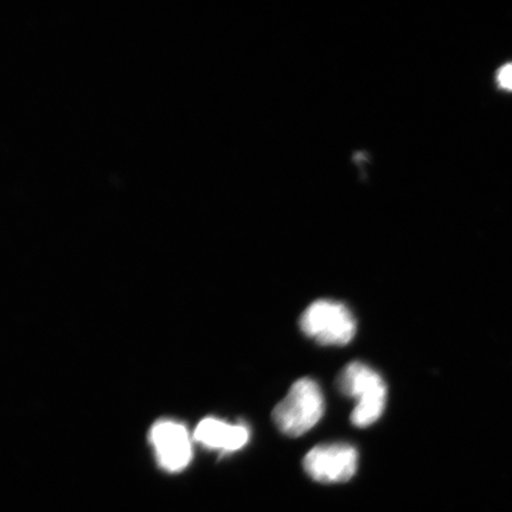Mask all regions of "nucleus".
Returning a JSON list of instances; mask_svg holds the SVG:
<instances>
[{
	"instance_id": "obj_1",
	"label": "nucleus",
	"mask_w": 512,
	"mask_h": 512,
	"mask_svg": "<svg viewBox=\"0 0 512 512\" xmlns=\"http://www.w3.org/2000/svg\"><path fill=\"white\" fill-rule=\"evenodd\" d=\"M337 388L356 402L350 415L352 425L364 428L380 420L387 405V384L368 364L349 363L337 377Z\"/></svg>"
},
{
	"instance_id": "obj_2",
	"label": "nucleus",
	"mask_w": 512,
	"mask_h": 512,
	"mask_svg": "<svg viewBox=\"0 0 512 512\" xmlns=\"http://www.w3.org/2000/svg\"><path fill=\"white\" fill-rule=\"evenodd\" d=\"M325 411V399L319 384L304 377L292 384L287 395L274 408L272 418L287 437L298 438L311 431Z\"/></svg>"
},
{
	"instance_id": "obj_3",
	"label": "nucleus",
	"mask_w": 512,
	"mask_h": 512,
	"mask_svg": "<svg viewBox=\"0 0 512 512\" xmlns=\"http://www.w3.org/2000/svg\"><path fill=\"white\" fill-rule=\"evenodd\" d=\"M304 335L324 347H344L354 339L357 323L348 306L320 299L303 312L299 320Z\"/></svg>"
},
{
	"instance_id": "obj_4",
	"label": "nucleus",
	"mask_w": 512,
	"mask_h": 512,
	"mask_svg": "<svg viewBox=\"0 0 512 512\" xmlns=\"http://www.w3.org/2000/svg\"><path fill=\"white\" fill-rule=\"evenodd\" d=\"M303 467L306 475L317 483H347L356 475L358 452L345 443L318 445L306 454Z\"/></svg>"
},
{
	"instance_id": "obj_5",
	"label": "nucleus",
	"mask_w": 512,
	"mask_h": 512,
	"mask_svg": "<svg viewBox=\"0 0 512 512\" xmlns=\"http://www.w3.org/2000/svg\"><path fill=\"white\" fill-rule=\"evenodd\" d=\"M150 440L155 448L158 464L168 472L183 471L192 458L190 435L176 421L160 420L153 425Z\"/></svg>"
},
{
	"instance_id": "obj_6",
	"label": "nucleus",
	"mask_w": 512,
	"mask_h": 512,
	"mask_svg": "<svg viewBox=\"0 0 512 512\" xmlns=\"http://www.w3.org/2000/svg\"><path fill=\"white\" fill-rule=\"evenodd\" d=\"M194 437L198 443L211 450L235 452L248 444L251 433L246 425L207 418L198 424Z\"/></svg>"
},
{
	"instance_id": "obj_7",
	"label": "nucleus",
	"mask_w": 512,
	"mask_h": 512,
	"mask_svg": "<svg viewBox=\"0 0 512 512\" xmlns=\"http://www.w3.org/2000/svg\"><path fill=\"white\" fill-rule=\"evenodd\" d=\"M499 87L512 92V63L505 64L497 73Z\"/></svg>"
}]
</instances>
